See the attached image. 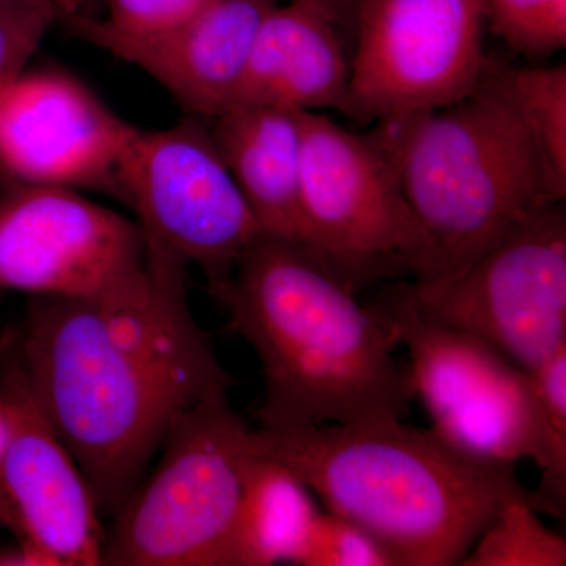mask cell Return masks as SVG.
Wrapping results in <instances>:
<instances>
[{"mask_svg": "<svg viewBox=\"0 0 566 566\" xmlns=\"http://www.w3.org/2000/svg\"><path fill=\"white\" fill-rule=\"evenodd\" d=\"M488 29L510 50L546 57L566 46V0H486Z\"/></svg>", "mask_w": 566, "mask_h": 566, "instance_id": "obj_22", "label": "cell"}, {"mask_svg": "<svg viewBox=\"0 0 566 566\" xmlns=\"http://www.w3.org/2000/svg\"><path fill=\"white\" fill-rule=\"evenodd\" d=\"M340 28L314 3H275L253 40L232 106L296 112L335 109L346 114L349 61Z\"/></svg>", "mask_w": 566, "mask_h": 566, "instance_id": "obj_15", "label": "cell"}, {"mask_svg": "<svg viewBox=\"0 0 566 566\" xmlns=\"http://www.w3.org/2000/svg\"><path fill=\"white\" fill-rule=\"evenodd\" d=\"M252 438L395 566L460 565L502 502L524 491L515 465L483 463L403 420L260 427Z\"/></svg>", "mask_w": 566, "mask_h": 566, "instance_id": "obj_2", "label": "cell"}, {"mask_svg": "<svg viewBox=\"0 0 566 566\" xmlns=\"http://www.w3.org/2000/svg\"><path fill=\"white\" fill-rule=\"evenodd\" d=\"M0 566H55L54 560L35 546L18 542L17 546L0 549Z\"/></svg>", "mask_w": 566, "mask_h": 566, "instance_id": "obj_25", "label": "cell"}, {"mask_svg": "<svg viewBox=\"0 0 566 566\" xmlns=\"http://www.w3.org/2000/svg\"><path fill=\"white\" fill-rule=\"evenodd\" d=\"M264 376L263 428L397 422L415 400L381 312L300 245L262 234L210 286Z\"/></svg>", "mask_w": 566, "mask_h": 566, "instance_id": "obj_1", "label": "cell"}, {"mask_svg": "<svg viewBox=\"0 0 566 566\" xmlns=\"http://www.w3.org/2000/svg\"><path fill=\"white\" fill-rule=\"evenodd\" d=\"M117 196L145 238L200 268L208 289L226 281L263 234L200 117L139 129L123 156Z\"/></svg>", "mask_w": 566, "mask_h": 566, "instance_id": "obj_9", "label": "cell"}, {"mask_svg": "<svg viewBox=\"0 0 566 566\" xmlns=\"http://www.w3.org/2000/svg\"><path fill=\"white\" fill-rule=\"evenodd\" d=\"M495 77L520 115L562 200L566 197V66H499Z\"/></svg>", "mask_w": 566, "mask_h": 566, "instance_id": "obj_18", "label": "cell"}, {"mask_svg": "<svg viewBox=\"0 0 566 566\" xmlns=\"http://www.w3.org/2000/svg\"><path fill=\"white\" fill-rule=\"evenodd\" d=\"M51 2L54 3L59 18H61L59 21H62L63 18H69L71 14L80 13V10L88 2V0H51Z\"/></svg>", "mask_w": 566, "mask_h": 566, "instance_id": "obj_27", "label": "cell"}, {"mask_svg": "<svg viewBox=\"0 0 566 566\" xmlns=\"http://www.w3.org/2000/svg\"><path fill=\"white\" fill-rule=\"evenodd\" d=\"M137 132L69 71L25 70L0 93V174L13 185L117 193Z\"/></svg>", "mask_w": 566, "mask_h": 566, "instance_id": "obj_12", "label": "cell"}, {"mask_svg": "<svg viewBox=\"0 0 566 566\" xmlns=\"http://www.w3.org/2000/svg\"><path fill=\"white\" fill-rule=\"evenodd\" d=\"M303 566H395L392 558L364 528L322 512L301 558Z\"/></svg>", "mask_w": 566, "mask_h": 566, "instance_id": "obj_24", "label": "cell"}, {"mask_svg": "<svg viewBox=\"0 0 566 566\" xmlns=\"http://www.w3.org/2000/svg\"><path fill=\"white\" fill-rule=\"evenodd\" d=\"M21 371L102 515H117L175 417L193 405L115 340L88 301L36 297Z\"/></svg>", "mask_w": 566, "mask_h": 566, "instance_id": "obj_4", "label": "cell"}, {"mask_svg": "<svg viewBox=\"0 0 566 566\" xmlns=\"http://www.w3.org/2000/svg\"><path fill=\"white\" fill-rule=\"evenodd\" d=\"M210 132L263 233L304 249L301 218V112L232 106Z\"/></svg>", "mask_w": 566, "mask_h": 566, "instance_id": "obj_16", "label": "cell"}, {"mask_svg": "<svg viewBox=\"0 0 566 566\" xmlns=\"http://www.w3.org/2000/svg\"><path fill=\"white\" fill-rule=\"evenodd\" d=\"M375 307L408 349L415 398L439 438L483 463L531 460L536 430L531 371L472 335L424 319L409 283L387 290Z\"/></svg>", "mask_w": 566, "mask_h": 566, "instance_id": "obj_10", "label": "cell"}, {"mask_svg": "<svg viewBox=\"0 0 566 566\" xmlns=\"http://www.w3.org/2000/svg\"><path fill=\"white\" fill-rule=\"evenodd\" d=\"M304 251L352 289L415 273L423 238L371 133L301 112Z\"/></svg>", "mask_w": 566, "mask_h": 566, "instance_id": "obj_6", "label": "cell"}, {"mask_svg": "<svg viewBox=\"0 0 566 566\" xmlns=\"http://www.w3.org/2000/svg\"><path fill=\"white\" fill-rule=\"evenodd\" d=\"M285 465L256 453L245 475L230 566L301 565L323 510Z\"/></svg>", "mask_w": 566, "mask_h": 566, "instance_id": "obj_17", "label": "cell"}, {"mask_svg": "<svg viewBox=\"0 0 566 566\" xmlns=\"http://www.w3.org/2000/svg\"><path fill=\"white\" fill-rule=\"evenodd\" d=\"M348 112L387 122L475 91L488 65L486 0H357Z\"/></svg>", "mask_w": 566, "mask_h": 566, "instance_id": "obj_8", "label": "cell"}, {"mask_svg": "<svg viewBox=\"0 0 566 566\" xmlns=\"http://www.w3.org/2000/svg\"><path fill=\"white\" fill-rule=\"evenodd\" d=\"M147 263L139 223L77 189L13 185L0 199V289L98 301Z\"/></svg>", "mask_w": 566, "mask_h": 566, "instance_id": "obj_11", "label": "cell"}, {"mask_svg": "<svg viewBox=\"0 0 566 566\" xmlns=\"http://www.w3.org/2000/svg\"><path fill=\"white\" fill-rule=\"evenodd\" d=\"M229 389L182 409L155 472L115 515L103 565L230 566L245 475L256 457Z\"/></svg>", "mask_w": 566, "mask_h": 566, "instance_id": "obj_5", "label": "cell"}, {"mask_svg": "<svg viewBox=\"0 0 566 566\" xmlns=\"http://www.w3.org/2000/svg\"><path fill=\"white\" fill-rule=\"evenodd\" d=\"M10 438V420L7 415L6 405L0 397V464H2L3 455H6L7 444Z\"/></svg>", "mask_w": 566, "mask_h": 566, "instance_id": "obj_26", "label": "cell"}, {"mask_svg": "<svg viewBox=\"0 0 566 566\" xmlns=\"http://www.w3.org/2000/svg\"><path fill=\"white\" fill-rule=\"evenodd\" d=\"M527 491L509 495L476 536L461 566H565L564 536L551 531Z\"/></svg>", "mask_w": 566, "mask_h": 566, "instance_id": "obj_20", "label": "cell"}, {"mask_svg": "<svg viewBox=\"0 0 566 566\" xmlns=\"http://www.w3.org/2000/svg\"><path fill=\"white\" fill-rule=\"evenodd\" d=\"M536 400L534 461L539 483L528 502L538 513H566V345L531 371Z\"/></svg>", "mask_w": 566, "mask_h": 566, "instance_id": "obj_19", "label": "cell"}, {"mask_svg": "<svg viewBox=\"0 0 566 566\" xmlns=\"http://www.w3.org/2000/svg\"><path fill=\"white\" fill-rule=\"evenodd\" d=\"M0 397L10 420L0 464V523L55 566L103 565L102 512L80 464L33 400L21 368Z\"/></svg>", "mask_w": 566, "mask_h": 566, "instance_id": "obj_13", "label": "cell"}, {"mask_svg": "<svg viewBox=\"0 0 566 566\" xmlns=\"http://www.w3.org/2000/svg\"><path fill=\"white\" fill-rule=\"evenodd\" d=\"M428 322L479 338L526 371L566 345V212L517 223L444 281L409 283Z\"/></svg>", "mask_w": 566, "mask_h": 566, "instance_id": "obj_7", "label": "cell"}, {"mask_svg": "<svg viewBox=\"0 0 566 566\" xmlns=\"http://www.w3.org/2000/svg\"><path fill=\"white\" fill-rule=\"evenodd\" d=\"M216 0H107L103 20L82 17L63 18L70 31L82 40L145 41L159 39L196 20Z\"/></svg>", "mask_w": 566, "mask_h": 566, "instance_id": "obj_21", "label": "cell"}, {"mask_svg": "<svg viewBox=\"0 0 566 566\" xmlns=\"http://www.w3.org/2000/svg\"><path fill=\"white\" fill-rule=\"evenodd\" d=\"M59 20L51 0H0V93L28 70Z\"/></svg>", "mask_w": 566, "mask_h": 566, "instance_id": "obj_23", "label": "cell"}, {"mask_svg": "<svg viewBox=\"0 0 566 566\" xmlns=\"http://www.w3.org/2000/svg\"><path fill=\"white\" fill-rule=\"evenodd\" d=\"M370 133L422 233L417 285L457 274L517 223L565 202L491 63L464 98Z\"/></svg>", "mask_w": 566, "mask_h": 566, "instance_id": "obj_3", "label": "cell"}, {"mask_svg": "<svg viewBox=\"0 0 566 566\" xmlns=\"http://www.w3.org/2000/svg\"><path fill=\"white\" fill-rule=\"evenodd\" d=\"M277 2L216 0L196 20L159 39L92 44L147 74L192 117L211 120L232 106L260 24Z\"/></svg>", "mask_w": 566, "mask_h": 566, "instance_id": "obj_14", "label": "cell"}]
</instances>
